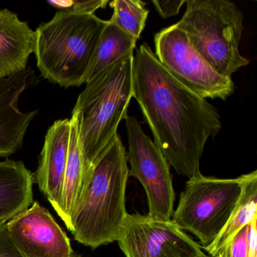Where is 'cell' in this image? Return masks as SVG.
Here are the masks:
<instances>
[{"mask_svg": "<svg viewBox=\"0 0 257 257\" xmlns=\"http://www.w3.org/2000/svg\"><path fill=\"white\" fill-rule=\"evenodd\" d=\"M242 176L234 179L205 177L189 179L171 221L195 234L203 247L209 246L226 225L242 191Z\"/></svg>", "mask_w": 257, "mask_h": 257, "instance_id": "6", "label": "cell"}, {"mask_svg": "<svg viewBox=\"0 0 257 257\" xmlns=\"http://www.w3.org/2000/svg\"><path fill=\"white\" fill-rule=\"evenodd\" d=\"M116 241L126 257H201L202 246L172 221L127 213Z\"/></svg>", "mask_w": 257, "mask_h": 257, "instance_id": "9", "label": "cell"}, {"mask_svg": "<svg viewBox=\"0 0 257 257\" xmlns=\"http://www.w3.org/2000/svg\"><path fill=\"white\" fill-rule=\"evenodd\" d=\"M137 42L132 36L124 33L113 24L106 21L96 46L91 64L85 78V84L112 64L130 54L136 49Z\"/></svg>", "mask_w": 257, "mask_h": 257, "instance_id": "17", "label": "cell"}, {"mask_svg": "<svg viewBox=\"0 0 257 257\" xmlns=\"http://www.w3.org/2000/svg\"><path fill=\"white\" fill-rule=\"evenodd\" d=\"M7 222L0 223V257H25L10 239L7 232Z\"/></svg>", "mask_w": 257, "mask_h": 257, "instance_id": "21", "label": "cell"}, {"mask_svg": "<svg viewBox=\"0 0 257 257\" xmlns=\"http://www.w3.org/2000/svg\"><path fill=\"white\" fill-rule=\"evenodd\" d=\"M242 176L240 198L229 219L214 240L204 249L208 255L215 256L218 251L229 242L239 231L257 217V171Z\"/></svg>", "mask_w": 257, "mask_h": 257, "instance_id": "16", "label": "cell"}, {"mask_svg": "<svg viewBox=\"0 0 257 257\" xmlns=\"http://www.w3.org/2000/svg\"><path fill=\"white\" fill-rule=\"evenodd\" d=\"M48 4L54 8L68 10L79 14H94L99 9H105L108 0H48Z\"/></svg>", "mask_w": 257, "mask_h": 257, "instance_id": "19", "label": "cell"}, {"mask_svg": "<svg viewBox=\"0 0 257 257\" xmlns=\"http://www.w3.org/2000/svg\"><path fill=\"white\" fill-rule=\"evenodd\" d=\"M70 118L57 120L49 127L40 153L34 182L57 213L60 210L70 144Z\"/></svg>", "mask_w": 257, "mask_h": 257, "instance_id": "12", "label": "cell"}, {"mask_svg": "<svg viewBox=\"0 0 257 257\" xmlns=\"http://www.w3.org/2000/svg\"><path fill=\"white\" fill-rule=\"evenodd\" d=\"M9 236L25 257H77L65 231L38 201L7 222Z\"/></svg>", "mask_w": 257, "mask_h": 257, "instance_id": "10", "label": "cell"}, {"mask_svg": "<svg viewBox=\"0 0 257 257\" xmlns=\"http://www.w3.org/2000/svg\"><path fill=\"white\" fill-rule=\"evenodd\" d=\"M156 56L182 85L203 99L225 100L235 85L231 78L221 76L197 52L186 34L174 25L155 35Z\"/></svg>", "mask_w": 257, "mask_h": 257, "instance_id": "7", "label": "cell"}, {"mask_svg": "<svg viewBox=\"0 0 257 257\" xmlns=\"http://www.w3.org/2000/svg\"><path fill=\"white\" fill-rule=\"evenodd\" d=\"M133 97L155 143L179 175L199 176L206 142L222 128L216 108L177 82L147 43L134 55Z\"/></svg>", "mask_w": 257, "mask_h": 257, "instance_id": "1", "label": "cell"}, {"mask_svg": "<svg viewBox=\"0 0 257 257\" xmlns=\"http://www.w3.org/2000/svg\"><path fill=\"white\" fill-rule=\"evenodd\" d=\"M146 5V3L140 0H114L110 3L113 15L108 22L138 40L150 13Z\"/></svg>", "mask_w": 257, "mask_h": 257, "instance_id": "18", "label": "cell"}, {"mask_svg": "<svg viewBox=\"0 0 257 257\" xmlns=\"http://www.w3.org/2000/svg\"><path fill=\"white\" fill-rule=\"evenodd\" d=\"M38 83L31 68L0 79V158L10 157L22 148L28 127L39 112H22L18 101L24 91Z\"/></svg>", "mask_w": 257, "mask_h": 257, "instance_id": "11", "label": "cell"}, {"mask_svg": "<svg viewBox=\"0 0 257 257\" xmlns=\"http://www.w3.org/2000/svg\"><path fill=\"white\" fill-rule=\"evenodd\" d=\"M35 42V31L28 22L10 10H0V79L26 70Z\"/></svg>", "mask_w": 257, "mask_h": 257, "instance_id": "13", "label": "cell"}, {"mask_svg": "<svg viewBox=\"0 0 257 257\" xmlns=\"http://www.w3.org/2000/svg\"><path fill=\"white\" fill-rule=\"evenodd\" d=\"M186 0H166V1H153L155 8L163 19L177 16L181 7L186 4Z\"/></svg>", "mask_w": 257, "mask_h": 257, "instance_id": "22", "label": "cell"}, {"mask_svg": "<svg viewBox=\"0 0 257 257\" xmlns=\"http://www.w3.org/2000/svg\"><path fill=\"white\" fill-rule=\"evenodd\" d=\"M184 15L174 27L221 76L231 78L249 64L240 55L243 13L228 0H186Z\"/></svg>", "mask_w": 257, "mask_h": 257, "instance_id": "5", "label": "cell"}, {"mask_svg": "<svg viewBox=\"0 0 257 257\" xmlns=\"http://www.w3.org/2000/svg\"><path fill=\"white\" fill-rule=\"evenodd\" d=\"M133 58L134 53L130 54L88 82L72 111L77 121L86 184L93 164L128 115L133 98Z\"/></svg>", "mask_w": 257, "mask_h": 257, "instance_id": "3", "label": "cell"}, {"mask_svg": "<svg viewBox=\"0 0 257 257\" xmlns=\"http://www.w3.org/2000/svg\"><path fill=\"white\" fill-rule=\"evenodd\" d=\"M124 121L128 143L126 157L131 165L129 173L145 189L148 216L160 220H171L176 196L171 166L135 117L127 115Z\"/></svg>", "mask_w": 257, "mask_h": 257, "instance_id": "8", "label": "cell"}, {"mask_svg": "<svg viewBox=\"0 0 257 257\" xmlns=\"http://www.w3.org/2000/svg\"><path fill=\"white\" fill-rule=\"evenodd\" d=\"M34 184V174L23 161L0 162V223L8 222L33 204Z\"/></svg>", "mask_w": 257, "mask_h": 257, "instance_id": "14", "label": "cell"}, {"mask_svg": "<svg viewBox=\"0 0 257 257\" xmlns=\"http://www.w3.org/2000/svg\"><path fill=\"white\" fill-rule=\"evenodd\" d=\"M248 225L239 231L229 242L218 251L215 257H248L246 234Z\"/></svg>", "mask_w": 257, "mask_h": 257, "instance_id": "20", "label": "cell"}, {"mask_svg": "<svg viewBox=\"0 0 257 257\" xmlns=\"http://www.w3.org/2000/svg\"><path fill=\"white\" fill-rule=\"evenodd\" d=\"M70 144L64 174L61 206L58 215L70 228V219L76 210L86 186L85 167L78 135L77 121L74 115L70 118Z\"/></svg>", "mask_w": 257, "mask_h": 257, "instance_id": "15", "label": "cell"}, {"mask_svg": "<svg viewBox=\"0 0 257 257\" xmlns=\"http://www.w3.org/2000/svg\"><path fill=\"white\" fill-rule=\"evenodd\" d=\"M106 21L94 14L57 12L35 31L37 67L44 79L60 86L79 87L85 75Z\"/></svg>", "mask_w": 257, "mask_h": 257, "instance_id": "4", "label": "cell"}, {"mask_svg": "<svg viewBox=\"0 0 257 257\" xmlns=\"http://www.w3.org/2000/svg\"><path fill=\"white\" fill-rule=\"evenodd\" d=\"M125 147L117 135L91 167L69 230L75 240L96 249L116 241L127 215L129 168Z\"/></svg>", "mask_w": 257, "mask_h": 257, "instance_id": "2", "label": "cell"}, {"mask_svg": "<svg viewBox=\"0 0 257 257\" xmlns=\"http://www.w3.org/2000/svg\"><path fill=\"white\" fill-rule=\"evenodd\" d=\"M257 217L248 225L246 246L248 257H257Z\"/></svg>", "mask_w": 257, "mask_h": 257, "instance_id": "23", "label": "cell"}, {"mask_svg": "<svg viewBox=\"0 0 257 257\" xmlns=\"http://www.w3.org/2000/svg\"><path fill=\"white\" fill-rule=\"evenodd\" d=\"M201 257H215V256H212V255H207V254H204V255H202V256H201Z\"/></svg>", "mask_w": 257, "mask_h": 257, "instance_id": "24", "label": "cell"}]
</instances>
